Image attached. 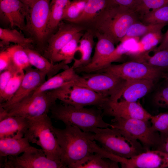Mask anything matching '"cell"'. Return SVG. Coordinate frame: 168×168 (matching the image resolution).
Masks as SVG:
<instances>
[{"instance_id": "1", "label": "cell", "mask_w": 168, "mask_h": 168, "mask_svg": "<svg viewBox=\"0 0 168 168\" xmlns=\"http://www.w3.org/2000/svg\"><path fill=\"white\" fill-rule=\"evenodd\" d=\"M140 19L141 16L135 10L112 2L92 21L82 26L94 33L105 35L115 44L120 42L130 26Z\"/></svg>"}, {"instance_id": "2", "label": "cell", "mask_w": 168, "mask_h": 168, "mask_svg": "<svg viewBox=\"0 0 168 168\" xmlns=\"http://www.w3.org/2000/svg\"><path fill=\"white\" fill-rule=\"evenodd\" d=\"M54 129L61 149L60 161L66 168L94 153L90 143L94 140L93 133L70 125H66L63 129L54 127Z\"/></svg>"}, {"instance_id": "3", "label": "cell", "mask_w": 168, "mask_h": 168, "mask_svg": "<svg viewBox=\"0 0 168 168\" xmlns=\"http://www.w3.org/2000/svg\"><path fill=\"white\" fill-rule=\"evenodd\" d=\"M102 110L97 108H77L63 103H55L51 108V117L63 122L66 125L75 126L85 132H91L96 128L112 127L105 122Z\"/></svg>"}, {"instance_id": "4", "label": "cell", "mask_w": 168, "mask_h": 168, "mask_svg": "<svg viewBox=\"0 0 168 168\" xmlns=\"http://www.w3.org/2000/svg\"><path fill=\"white\" fill-rule=\"evenodd\" d=\"M91 132L102 148L122 157L129 158L146 151L139 141L117 128H96Z\"/></svg>"}, {"instance_id": "5", "label": "cell", "mask_w": 168, "mask_h": 168, "mask_svg": "<svg viewBox=\"0 0 168 168\" xmlns=\"http://www.w3.org/2000/svg\"><path fill=\"white\" fill-rule=\"evenodd\" d=\"M29 119V127L24 137L40 146L47 158L60 161L61 149L50 118L45 114Z\"/></svg>"}, {"instance_id": "6", "label": "cell", "mask_w": 168, "mask_h": 168, "mask_svg": "<svg viewBox=\"0 0 168 168\" xmlns=\"http://www.w3.org/2000/svg\"><path fill=\"white\" fill-rule=\"evenodd\" d=\"M49 91L62 103L77 108L93 106L102 110L110 100L109 97L78 85L75 82L68 83Z\"/></svg>"}, {"instance_id": "7", "label": "cell", "mask_w": 168, "mask_h": 168, "mask_svg": "<svg viewBox=\"0 0 168 168\" xmlns=\"http://www.w3.org/2000/svg\"><path fill=\"white\" fill-rule=\"evenodd\" d=\"M110 124L112 128L119 129L139 141L146 151L156 150L159 144L160 134L153 129L149 120L114 117Z\"/></svg>"}, {"instance_id": "8", "label": "cell", "mask_w": 168, "mask_h": 168, "mask_svg": "<svg viewBox=\"0 0 168 168\" xmlns=\"http://www.w3.org/2000/svg\"><path fill=\"white\" fill-rule=\"evenodd\" d=\"M75 83L87 87L110 100H118L126 81L105 72L84 73Z\"/></svg>"}, {"instance_id": "9", "label": "cell", "mask_w": 168, "mask_h": 168, "mask_svg": "<svg viewBox=\"0 0 168 168\" xmlns=\"http://www.w3.org/2000/svg\"><path fill=\"white\" fill-rule=\"evenodd\" d=\"M51 0H35L29 7L26 17L25 30L34 39L39 52H43L46 46V28Z\"/></svg>"}, {"instance_id": "10", "label": "cell", "mask_w": 168, "mask_h": 168, "mask_svg": "<svg viewBox=\"0 0 168 168\" xmlns=\"http://www.w3.org/2000/svg\"><path fill=\"white\" fill-rule=\"evenodd\" d=\"M57 100L49 91L32 94L6 111L7 115L31 119L47 114Z\"/></svg>"}, {"instance_id": "11", "label": "cell", "mask_w": 168, "mask_h": 168, "mask_svg": "<svg viewBox=\"0 0 168 168\" xmlns=\"http://www.w3.org/2000/svg\"><path fill=\"white\" fill-rule=\"evenodd\" d=\"M164 70L133 60L121 64H111L95 72L110 73L125 81L148 79L154 81L163 75Z\"/></svg>"}, {"instance_id": "12", "label": "cell", "mask_w": 168, "mask_h": 168, "mask_svg": "<svg viewBox=\"0 0 168 168\" xmlns=\"http://www.w3.org/2000/svg\"><path fill=\"white\" fill-rule=\"evenodd\" d=\"M4 168H66L60 161L47 158L42 149L34 147L21 156L6 158Z\"/></svg>"}, {"instance_id": "13", "label": "cell", "mask_w": 168, "mask_h": 168, "mask_svg": "<svg viewBox=\"0 0 168 168\" xmlns=\"http://www.w3.org/2000/svg\"><path fill=\"white\" fill-rule=\"evenodd\" d=\"M116 161L122 168H165L168 167V154L149 150L129 158L117 156Z\"/></svg>"}, {"instance_id": "14", "label": "cell", "mask_w": 168, "mask_h": 168, "mask_svg": "<svg viewBox=\"0 0 168 168\" xmlns=\"http://www.w3.org/2000/svg\"><path fill=\"white\" fill-rule=\"evenodd\" d=\"M25 75L18 89L9 101L0 104V107L7 111L13 105L20 102L30 95L46 80V74L38 69L30 67L24 70Z\"/></svg>"}, {"instance_id": "15", "label": "cell", "mask_w": 168, "mask_h": 168, "mask_svg": "<svg viewBox=\"0 0 168 168\" xmlns=\"http://www.w3.org/2000/svg\"><path fill=\"white\" fill-rule=\"evenodd\" d=\"M102 110L104 115L114 117L149 120L152 116L138 101L110 100Z\"/></svg>"}, {"instance_id": "16", "label": "cell", "mask_w": 168, "mask_h": 168, "mask_svg": "<svg viewBox=\"0 0 168 168\" xmlns=\"http://www.w3.org/2000/svg\"><path fill=\"white\" fill-rule=\"evenodd\" d=\"M86 30L79 24L70 23L61 24L57 31L47 42L43 56L50 61L63 47L70 41L78 33Z\"/></svg>"}, {"instance_id": "17", "label": "cell", "mask_w": 168, "mask_h": 168, "mask_svg": "<svg viewBox=\"0 0 168 168\" xmlns=\"http://www.w3.org/2000/svg\"><path fill=\"white\" fill-rule=\"evenodd\" d=\"M29 8L19 0H0V18L12 28L17 27L25 30Z\"/></svg>"}, {"instance_id": "18", "label": "cell", "mask_w": 168, "mask_h": 168, "mask_svg": "<svg viewBox=\"0 0 168 168\" xmlns=\"http://www.w3.org/2000/svg\"><path fill=\"white\" fill-rule=\"evenodd\" d=\"M94 34L97 41L91 62L86 66L75 69L77 73L93 72L95 68L107 58L115 48V44L107 36L98 33Z\"/></svg>"}, {"instance_id": "19", "label": "cell", "mask_w": 168, "mask_h": 168, "mask_svg": "<svg viewBox=\"0 0 168 168\" xmlns=\"http://www.w3.org/2000/svg\"><path fill=\"white\" fill-rule=\"evenodd\" d=\"M24 48L31 66L44 73L47 79L58 73L60 71L70 67L63 61L53 63L37 50L28 47H24Z\"/></svg>"}, {"instance_id": "20", "label": "cell", "mask_w": 168, "mask_h": 168, "mask_svg": "<svg viewBox=\"0 0 168 168\" xmlns=\"http://www.w3.org/2000/svg\"><path fill=\"white\" fill-rule=\"evenodd\" d=\"M29 124L28 119L7 115L0 121V139L24 137Z\"/></svg>"}, {"instance_id": "21", "label": "cell", "mask_w": 168, "mask_h": 168, "mask_svg": "<svg viewBox=\"0 0 168 168\" xmlns=\"http://www.w3.org/2000/svg\"><path fill=\"white\" fill-rule=\"evenodd\" d=\"M94 36V32L91 30H86L83 33L80 40L72 66L74 69L86 66L91 62L95 44Z\"/></svg>"}, {"instance_id": "22", "label": "cell", "mask_w": 168, "mask_h": 168, "mask_svg": "<svg viewBox=\"0 0 168 168\" xmlns=\"http://www.w3.org/2000/svg\"><path fill=\"white\" fill-rule=\"evenodd\" d=\"M154 82L148 79L126 81L118 100L137 101L151 90L154 86Z\"/></svg>"}, {"instance_id": "23", "label": "cell", "mask_w": 168, "mask_h": 168, "mask_svg": "<svg viewBox=\"0 0 168 168\" xmlns=\"http://www.w3.org/2000/svg\"><path fill=\"white\" fill-rule=\"evenodd\" d=\"M80 77L72 67H70L47 79L32 94L57 89L68 83L76 82Z\"/></svg>"}, {"instance_id": "24", "label": "cell", "mask_w": 168, "mask_h": 168, "mask_svg": "<svg viewBox=\"0 0 168 168\" xmlns=\"http://www.w3.org/2000/svg\"><path fill=\"white\" fill-rule=\"evenodd\" d=\"M161 30L153 31L141 37L128 52L133 58L156 48L161 43L163 37Z\"/></svg>"}, {"instance_id": "25", "label": "cell", "mask_w": 168, "mask_h": 168, "mask_svg": "<svg viewBox=\"0 0 168 168\" xmlns=\"http://www.w3.org/2000/svg\"><path fill=\"white\" fill-rule=\"evenodd\" d=\"M33 147L30 145L28 139L25 137L0 139V156H18Z\"/></svg>"}, {"instance_id": "26", "label": "cell", "mask_w": 168, "mask_h": 168, "mask_svg": "<svg viewBox=\"0 0 168 168\" xmlns=\"http://www.w3.org/2000/svg\"><path fill=\"white\" fill-rule=\"evenodd\" d=\"M119 163L104 158L98 153L88 155L81 160L69 165V168H118Z\"/></svg>"}, {"instance_id": "27", "label": "cell", "mask_w": 168, "mask_h": 168, "mask_svg": "<svg viewBox=\"0 0 168 168\" xmlns=\"http://www.w3.org/2000/svg\"><path fill=\"white\" fill-rule=\"evenodd\" d=\"M71 0H51L49 17L46 28L48 36L59 26Z\"/></svg>"}, {"instance_id": "28", "label": "cell", "mask_w": 168, "mask_h": 168, "mask_svg": "<svg viewBox=\"0 0 168 168\" xmlns=\"http://www.w3.org/2000/svg\"><path fill=\"white\" fill-rule=\"evenodd\" d=\"M112 2L111 0H88L82 13L74 23L83 26L90 22Z\"/></svg>"}, {"instance_id": "29", "label": "cell", "mask_w": 168, "mask_h": 168, "mask_svg": "<svg viewBox=\"0 0 168 168\" xmlns=\"http://www.w3.org/2000/svg\"><path fill=\"white\" fill-rule=\"evenodd\" d=\"M139 40L138 38H132L120 42L113 52L95 68L92 72H95L105 68L112 63L119 60L124 55H127L128 52Z\"/></svg>"}, {"instance_id": "30", "label": "cell", "mask_w": 168, "mask_h": 168, "mask_svg": "<svg viewBox=\"0 0 168 168\" xmlns=\"http://www.w3.org/2000/svg\"><path fill=\"white\" fill-rule=\"evenodd\" d=\"M83 34L82 31L77 33L72 39L53 57L50 62L53 63H55L63 61L67 64L72 62L73 61L80 40Z\"/></svg>"}, {"instance_id": "31", "label": "cell", "mask_w": 168, "mask_h": 168, "mask_svg": "<svg viewBox=\"0 0 168 168\" xmlns=\"http://www.w3.org/2000/svg\"><path fill=\"white\" fill-rule=\"evenodd\" d=\"M154 51L152 56L149 54V52L145 53L134 58L133 60L146 63L154 68L168 69V49Z\"/></svg>"}, {"instance_id": "32", "label": "cell", "mask_w": 168, "mask_h": 168, "mask_svg": "<svg viewBox=\"0 0 168 168\" xmlns=\"http://www.w3.org/2000/svg\"><path fill=\"white\" fill-rule=\"evenodd\" d=\"M1 45H6L10 43L24 47H30L33 42L30 38L26 37L23 34L15 29L0 28Z\"/></svg>"}, {"instance_id": "33", "label": "cell", "mask_w": 168, "mask_h": 168, "mask_svg": "<svg viewBox=\"0 0 168 168\" xmlns=\"http://www.w3.org/2000/svg\"><path fill=\"white\" fill-rule=\"evenodd\" d=\"M166 25H147L138 21L132 25L128 29L121 42L132 38L141 37L150 32L161 30Z\"/></svg>"}, {"instance_id": "34", "label": "cell", "mask_w": 168, "mask_h": 168, "mask_svg": "<svg viewBox=\"0 0 168 168\" xmlns=\"http://www.w3.org/2000/svg\"><path fill=\"white\" fill-rule=\"evenodd\" d=\"M25 75L24 70L19 69L14 74L2 93L0 94V104L9 101L19 88Z\"/></svg>"}, {"instance_id": "35", "label": "cell", "mask_w": 168, "mask_h": 168, "mask_svg": "<svg viewBox=\"0 0 168 168\" xmlns=\"http://www.w3.org/2000/svg\"><path fill=\"white\" fill-rule=\"evenodd\" d=\"M6 49L10 55L12 63L18 69L24 70L26 68L32 66L22 46L15 44Z\"/></svg>"}, {"instance_id": "36", "label": "cell", "mask_w": 168, "mask_h": 168, "mask_svg": "<svg viewBox=\"0 0 168 168\" xmlns=\"http://www.w3.org/2000/svg\"><path fill=\"white\" fill-rule=\"evenodd\" d=\"M140 21L147 25L168 24V4L150 11L143 15Z\"/></svg>"}, {"instance_id": "37", "label": "cell", "mask_w": 168, "mask_h": 168, "mask_svg": "<svg viewBox=\"0 0 168 168\" xmlns=\"http://www.w3.org/2000/svg\"><path fill=\"white\" fill-rule=\"evenodd\" d=\"M87 0L71 1L66 10L62 20L74 23L82 13Z\"/></svg>"}, {"instance_id": "38", "label": "cell", "mask_w": 168, "mask_h": 168, "mask_svg": "<svg viewBox=\"0 0 168 168\" xmlns=\"http://www.w3.org/2000/svg\"><path fill=\"white\" fill-rule=\"evenodd\" d=\"M168 4V0H138L135 10L141 17L150 11Z\"/></svg>"}, {"instance_id": "39", "label": "cell", "mask_w": 168, "mask_h": 168, "mask_svg": "<svg viewBox=\"0 0 168 168\" xmlns=\"http://www.w3.org/2000/svg\"><path fill=\"white\" fill-rule=\"evenodd\" d=\"M153 129L160 134L168 133V112L152 116L150 119Z\"/></svg>"}, {"instance_id": "40", "label": "cell", "mask_w": 168, "mask_h": 168, "mask_svg": "<svg viewBox=\"0 0 168 168\" xmlns=\"http://www.w3.org/2000/svg\"><path fill=\"white\" fill-rule=\"evenodd\" d=\"M154 104L159 107L168 109V82L161 87L153 97Z\"/></svg>"}, {"instance_id": "41", "label": "cell", "mask_w": 168, "mask_h": 168, "mask_svg": "<svg viewBox=\"0 0 168 168\" xmlns=\"http://www.w3.org/2000/svg\"><path fill=\"white\" fill-rule=\"evenodd\" d=\"M19 69L12 63L7 68L0 72V94L2 93L14 74Z\"/></svg>"}, {"instance_id": "42", "label": "cell", "mask_w": 168, "mask_h": 168, "mask_svg": "<svg viewBox=\"0 0 168 168\" xmlns=\"http://www.w3.org/2000/svg\"><path fill=\"white\" fill-rule=\"evenodd\" d=\"M12 62L10 55L7 49L0 53V72L5 70L11 65Z\"/></svg>"}, {"instance_id": "43", "label": "cell", "mask_w": 168, "mask_h": 168, "mask_svg": "<svg viewBox=\"0 0 168 168\" xmlns=\"http://www.w3.org/2000/svg\"><path fill=\"white\" fill-rule=\"evenodd\" d=\"M112 2L120 7L135 10L138 0H111Z\"/></svg>"}, {"instance_id": "44", "label": "cell", "mask_w": 168, "mask_h": 168, "mask_svg": "<svg viewBox=\"0 0 168 168\" xmlns=\"http://www.w3.org/2000/svg\"><path fill=\"white\" fill-rule=\"evenodd\" d=\"M160 140L156 150L168 154V133L160 134Z\"/></svg>"}, {"instance_id": "45", "label": "cell", "mask_w": 168, "mask_h": 168, "mask_svg": "<svg viewBox=\"0 0 168 168\" xmlns=\"http://www.w3.org/2000/svg\"><path fill=\"white\" fill-rule=\"evenodd\" d=\"M168 49V29L166 32L163 35L160 45L153 50L157 51Z\"/></svg>"}, {"instance_id": "46", "label": "cell", "mask_w": 168, "mask_h": 168, "mask_svg": "<svg viewBox=\"0 0 168 168\" xmlns=\"http://www.w3.org/2000/svg\"><path fill=\"white\" fill-rule=\"evenodd\" d=\"M23 3L29 7L32 5L35 0H19Z\"/></svg>"}, {"instance_id": "47", "label": "cell", "mask_w": 168, "mask_h": 168, "mask_svg": "<svg viewBox=\"0 0 168 168\" xmlns=\"http://www.w3.org/2000/svg\"><path fill=\"white\" fill-rule=\"evenodd\" d=\"M167 71V72L166 74H165V77L166 79V81L168 82V69L166 70Z\"/></svg>"}]
</instances>
